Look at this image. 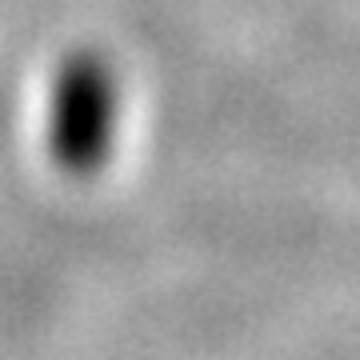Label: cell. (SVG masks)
I'll return each mask as SVG.
<instances>
[{
	"mask_svg": "<svg viewBox=\"0 0 360 360\" xmlns=\"http://www.w3.org/2000/svg\"><path fill=\"white\" fill-rule=\"evenodd\" d=\"M116 77L92 49L68 52L49 101V156L68 176H92L116 141Z\"/></svg>",
	"mask_w": 360,
	"mask_h": 360,
	"instance_id": "cell-1",
	"label": "cell"
}]
</instances>
